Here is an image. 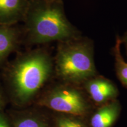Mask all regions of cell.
Returning a JSON list of instances; mask_svg holds the SVG:
<instances>
[{
    "label": "cell",
    "mask_w": 127,
    "mask_h": 127,
    "mask_svg": "<svg viewBox=\"0 0 127 127\" xmlns=\"http://www.w3.org/2000/svg\"><path fill=\"white\" fill-rule=\"evenodd\" d=\"M121 40L122 44H123V45H124L127 54V31L125 32L124 34L123 35V37L121 38Z\"/></svg>",
    "instance_id": "obj_12"
},
{
    "label": "cell",
    "mask_w": 127,
    "mask_h": 127,
    "mask_svg": "<svg viewBox=\"0 0 127 127\" xmlns=\"http://www.w3.org/2000/svg\"><path fill=\"white\" fill-rule=\"evenodd\" d=\"M23 22V44L27 45L59 42L81 36L68 20L61 0H31Z\"/></svg>",
    "instance_id": "obj_2"
},
{
    "label": "cell",
    "mask_w": 127,
    "mask_h": 127,
    "mask_svg": "<svg viewBox=\"0 0 127 127\" xmlns=\"http://www.w3.org/2000/svg\"><path fill=\"white\" fill-rule=\"evenodd\" d=\"M82 87L95 107L117 99L120 94L114 82L99 74L88 79Z\"/></svg>",
    "instance_id": "obj_5"
},
{
    "label": "cell",
    "mask_w": 127,
    "mask_h": 127,
    "mask_svg": "<svg viewBox=\"0 0 127 127\" xmlns=\"http://www.w3.org/2000/svg\"><path fill=\"white\" fill-rule=\"evenodd\" d=\"M54 57L44 47L20 52L5 69V77L15 104H29L54 76Z\"/></svg>",
    "instance_id": "obj_1"
},
{
    "label": "cell",
    "mask_w": 127,
    "mask_h": 127,
    "mask_svg": "<svg viewBox=\"0 0 127 127\" xmlns=\"http://www.w3.org/2000/svg\"><path fill=\"white\" fill-rule=\"evenodd\" d=\"M14 127H53L42 115L32 112H27L21 115L14 123Z\"/></svg>",
    "instance_id": "obj_10"
},
{
    "label": "cell",
    "mask_w": 127,
    "mask_h": 127,
    "mask_svg": "<svg viewBox=\"0 0 127 127\" xmlns=\"http://www.w3.org/2000/svg\"><path fill=\"white\" fill-rule=\"evenodd\" d=\"M23 44V32L16 25L0 24V66Z\"/></svg>",
    "instance_id": "obj_7"
},
{
    "label": "cell",
    "mask_w": 127,
    "mask_h": 127,
    "mask_svg": "<svg viewBox=\"0 0 127 127\" xmlns=\"http://www.w3.org/2000/svg\"><path fill=\"white\" fill-rule=\"evenodd\" d=\"M122 106L119 100L96 107L88 118L90 127H113L120 117Z\"/></svg>",
    "instance_id": "obj_6"
},
{
    "label": "cell",
    "mask_w": 127,
    "mask_h": 127,
    "mask_svg": "<svg viewBox=\"0 0 127 127\" xmlns=\"http://www.w3.org/2000/svg\"><path fill=\"white\" fill-rule=\"evenodd\" d=\"M38 104L57 113L85 118L96 108L82 86L59 81L41 93Z\"/></svg>",
    "instance_id": "obj_4"
},
{
    "label": "cell",
    "mask_w": 127,
    "mask_h": 127,
    "mask_svg": "<svg viewBox=\"0 0 127 127\" xmlns=\"http://www.w3.org/2000/svg\"><path fill=\"white\" fill-rule=\"evenodd\" d=\"M28 4L27 0H0V24L13 25L23 21Z\"/></svg>",
    "instance_id": "obj_8"
},
{
    "label": "cell",
    "mask_w": 127,
    "mask_h": 127,
    "mask_svg": "<svg viewBox=\"0 0 127 127\" xmlns=\"http://www.w3.org/2000/svg\"><path fill=\"white\" fill-rule=\"evenodd\" d=\"M54 68V77L59 81L79 86L98 75L93 41L80 36L58 42Z\"/></svg>",
    "instance_id": "obj_3"
},
{
    "label": "cell",
    "mask_w": 127,
    "mask_h": 127,
    "mask_svg": "<svg viewBox=\"0 0 127 127\" xmlns=\"http://www.w3.org/2000/svg\"><path fill=\"white\" fill-rule=\"evenodd\" d=\"M121 45V37L117 35L115 45L112 48V54L115 59V70L116 75L122 85L127 88V62L125 61L122 55Z\"/></svg>",
    "instance_id": "obj_9"
},
{
    "label": "cell",
    "mask_w": 127,
    "mask_h": 127,
    "mask_svg": "<svg viewBox=\"0 0 127 127\" xmlns=\"http://www.w3.org/2000/svg\"><path fill=\"white\" fill-rule=\"evenodd\" d=\"M0 127H10L7 121L0 115Z\"/></svg>",
    "instance_id": "obj_13"
},
{
    "label": "cell",
    "mask_w": 127,
    "mask_h": 127,
    "mask_svg": "<svg viewBox=\"0 0 127 127\" xmlns=\"http://www.w3.org/2000/svg\"><path fill=\"white\" fill-rule=\"evenodd\" d=\"M52 124L53 127H90L88 118L60 113L55 115Z\"/></svg>",
    "instance_id": "obj_11"
},
{
    "label": "cell",
    "mask_w": 127,
    "mask_h": 127,
    "mask_svg": "<svg viewBox=\"0 0 127 127\" xmlns=\"http://www.w3.org/2000/svg\"><path fill=\"white\" fill-rule=\"evenodd\" d=\"M3 102H4V96H3L1 91H0V109H1V107H2Z\"/></svg>",
    "instance_id": "obj_14"
},
{
    "label": "cell",
    "mask_w": 127,
    "mask_h": 127,
    "mask_svg": "<svg viewBox=\"0 0 127 127\" xmlns=\"http://www.w3.org/2000/svg\"><path fill=\"white\" fill-rule=\"evenodd\" d=\"M42 1H58V0H42Z\"/></svg>",
    "instance_id": "obj_15"
}]
</instances>
